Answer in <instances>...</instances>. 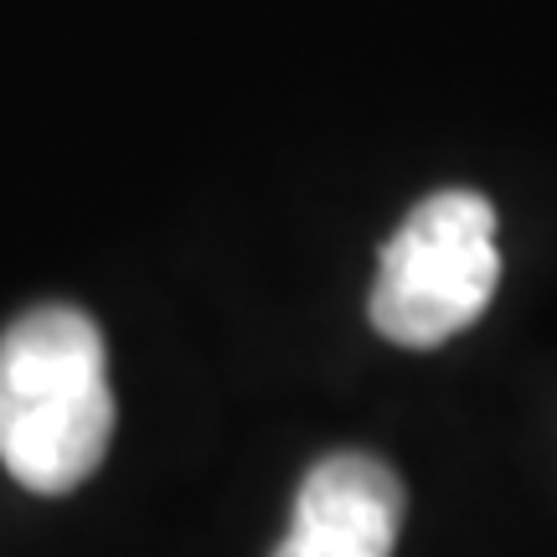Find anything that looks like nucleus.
Here are the masks:
<instances>
[{"instance_id": "1", "label": "nucleus", "mask_w": 557, "mask_h": 557, "mask_svg": "<svg viewBox=\"0 0 557 557\" xmlns=\"http://www.w3.org/2000/svg\"><path fill=\"white\" fill-rule=\"evenodd\" d=\"M114 393L99 325L73 305H41L0 336V465L37 496H62L99 470Z\"/></svg>"}, {"instance_id": "2", "label": "nucleus", "mask_w": 557, "mask_h": 557, "mask_svg": "<svg viewBox=\"0 0 557 557\" xmlns=\"http://www.w3.org/2000/svg\"><path fill=\"white\" fill-rule=\"evenodd\" d=\"M500 284L496 207L480 191H434L387 238L372 284V325L429 351L470 331Z\"/></svg>"}, {"instance_id": "3", "label": "nucleus", "mask_w": 557, "mask_h": 557, "mask_svg": "<svg viewBox=\"0 0 557 557\" xmlns=\"http://www.w3.org/2000/svg\"><path fill=\"white\" fill-rule=\"evenodd\" d=\"M403 527V485L372 455L341 449L305 475L295 521L274 557H393Z\"/></svg>"}]
</instances>
